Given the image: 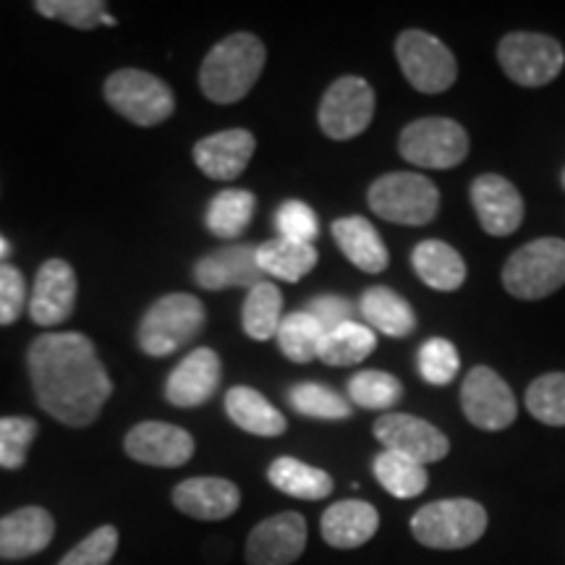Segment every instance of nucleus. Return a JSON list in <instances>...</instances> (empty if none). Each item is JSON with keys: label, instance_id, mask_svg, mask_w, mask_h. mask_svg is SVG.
Wrapping results in <instances>:
<instances>
[{"label": "nucleus", "instance_id": "0eeeda50", "mask_svg": "<svg viewBox=\"0 0 565 565\" xmlns=\"http://www.w3.org/2000/svg\"><path fill=\"white\" fill-rule=\"evenodd\" d=\"M370 207L387 223L427 225L440 210V192L422 173H387L370 186Z\"/></svg>", "mask_w": 565, "mask_h": 565}, {"label": "nucleus", "instance_id": "bb28decb", "mask_svg": "<svg viewBox=\"0 0 565 565\" xmlns=\"http://www.w3.org/2000/svg\"><path fill=\"white\" fill-rule=\"evenodd\" d=\"M267 479L275 490L291 494L296 500H322L333 492V479L328 471L299 461V458L280 456L267 469Z\"/></svg>", "mask_w": 565, "mask_h": 565}, {"label": "nucleus", "instance_id": "9b49d317", "mask_svg": "<svg viewBox=\"0 0 565 565\" xmlns=\"http://www.w3.org/2000/svg\"><path fill=\"white\" fill-rule=\"evenodd\" d=\"M374 116V92L362 76H341L320 103V129L324 137L345 141L366 131Z\"/></svg>", "mask_w": 565, "mask_h": 565}, {"label": "nucleus", "instance_id": "e433bc0d", "mask_svg": "<svg viewBox=\"0 0 565 565\" xmlns=\"http://www.w3.org/2000/svg\"><path fill=\"white\" fill-rule=\"evenodd\" d=\"M288 401L301 416L312 419H349L351 404L330 387L317 383H301L288 393Z\"/></svg>", "mask_w": 565, "mask_h": 565}, {"label": "nucleus", "instance_id": "2f4dec72", "mask_svg": "<svg viewBox=\"0 0 565 565\" xmlns=\"http://www.w3.org/2000/svg\"><path fill=\"white\" fill-rule=\"evenodd\" d=\"M282 296L275 282H257L249 294H246L242 324L244 333L254 341H270L278 333L282 320Z\"/></svg>", "mask_w": 565, "mask_h": 565}, {"label": "nucleus", "instance_id": "58836bf2", "mask_svg": "<svg viewBox=\"0 0 565 565\" xmlns=\"http://www.w3.org/2000/svg\"><path fill=\"white\" fill-rule=\"evenodd\" d=\"M34 11L45 19L63 21L74 30H95L108 17V6L103 0H38Z\"/></svg>", "mask_w": 565, "mask_h": 565}, {"label": "nucleus", "instance_id": "1a4fd4ad", "mask_svg": "<svg viewBox=\"0 0 565 565\" xmlns=\"http://www.w3.org/2000/svg\"><path fill=\"white\" fill-rule=\"evenodd\" d=\"M395 58H398L404 76L414 89L424 95H437L454 87L458 66L450 47L433 34L422 30H406L395 42Z\"/></svg>", "mask_w": 565, "mask_h": 565}, {"label": "nucleus", "instance_id": "6ab92c4d", "mask_svg": "<svg viewBox=\"0 0 565 565\" xmlns=\"http://www.w3.org/2000/svg\"><path fill=\"white\" fill-rule=\"evenodd\" d=\"M221 356L212 349H194L168 377V404L175 408H196L207 404L221 385Z\"/></svg>", "mask_w": 565, "mask_h": 565}, {"label": "nucleus", "instance_id": "4c0bfd02", "mask_svg": "<svg viewBox=\"0 0 565 565\" xmlns=\"http://www.w3.org/2000/svg\"><path fill=\"white\" fill-rule=\"evenodd\" d=\"M38 422L30 416H3L0 419V469L17 471L26 463L34 437H38Z\"/></svg>", "mask_w": 565, "mask_h": 565}, {"label": "nucleus", "instance_id": "f3484780", "mask_svg": "<svg viewBox=\"0 0 565 565\" xmlns=\"http://www.w3.org/2000/svg\"><path fill=\"white\" fill-rule=\"evenodd\" d=\"M471 204L490 236H511L524 221V200H521L519 189L503 175H479L471 183Z\"/></svg>", "mask_w": 565, "mask_h": 565}, {"label": "nucleus", "instance_id": "c85d7f7f", "mask_svg": "<svg viewBox=\"0 0 565 565\" xmlns=\"http://www.w3.org/2000/svg\"><path fill=\"white\" fill-rule=\"evenodd\" d=\"M257 265L263 275L275 280L299 282L303 275L312 273L317 265L315 244L288 242V238H273L257 246Z\"/></svg>", "mask_w": 565, "mask_h": 565}, {"label": "nucleus", "instance_id": "ddd939ff", "mask_svg": "<svg viewBox=\"0 0 565 565\" xmlns=\"http://www.w3.org/2000/svg\"><path fill=\"white\" fill-rule=\"evenodd\" d=\"M374 437L385 445V450L412 458L427 466L448 456L450 443L435 424L412 414H385L374 422Z\"/></svg>", "mask_w": 565, "mask_h": 565}, {"label": "nucleus", "instance_id": "b1692460", "mask_svg": "<svg viewBox=\"0 0 565 565\" xmlns=\"http://www.w3.org/2000/svg\"><path fill=\"white\" fill-rule=\"evenodd\" d=\"M333 238L341 246V252L349 257L351 265H356L364 273H383L387 263H391V254L387 246L380 238V233L366 217L351 215L341 217L333 223Z\"/></svg>", "mask_w": 565, "mask_h": 565}, {"label": "nucleus", "instance_id": "f257e3e1", "mask_svg": "<svg viewBox=\"0 0 565 565\" xmlns=\"http://www.w3.org/2000/svg\"><path fill=\"white\" fill-rule=\"evenodd\" d=\"M38 404L66 427H89L110 398L113 383L95 343L82 333H45L26 353Z\"/></svg>", "mask_w": 565, "mask_h": 565}, {"label": "nucleus", "instance_id": "393cba45", "mask_svg": "<svg viewBox=\"0 0 565 565\" xmlns=\"http://www.w3.org/2000/svg\"><path fill=\"white\" fill-rule=\"evenodd\" d=\"M225 412L238 429L259 437H278L286 433V416L254 387L236 385L225 395Z\"/></svg>", "mask_w": 565, "mask_h": 565}, {"label": "nucleus", "instance_id": "412c9836", "mask_svg": "<svg viewBox=\"0 0 565 565\" xmlns=\"http://www.w3.org/2000/svg\"><path fill=\"white\" fill-rule=\"evenodd\" d=\"M254 147V134L246 129L217 131L204 137L194 145L196 168L212 181H233L238 179L249 166Z\"/></svg>", "mask_w": 565, "mask_h": 565}, {"label": "nucleus", "instance_id": "6e6552de", "mask_svg": "<svg viewBox=\"0 0 565 565\" xmlns=\"http://www.w3.org/2000/svg\"><path fill=\"white\" fill-rule=\"evenodd\" d=\"M398 150L412 166L448 171L461 166L469 154V137L463 126L450 118H422L408 124L401 134Z\"/></svg>", "mask_w": 565, "mask_h": 565}, {"label": "nucleus", "instance_id": "a878e982", "mask_svg": "<svg viewBox=\"0 0 565 565\" xmlns=\"http://www.w3.org/2000/svg\"><path fill=\"white\" fill-rule=\"evenodd\" d=\"M414 270L435 291H456L466 280V263L454 246L429 238L422 242L412 254Z\"/></svg>", "mask_w": 565, "mask_h": 565}, {"label": "nucleus", "instance_id": "c756f323", "mask_svg": "<svg viewBox=\"0 0 565 565\" xmlns=\"http://www.w3.org/2000/svg\"><path fill=\"white\" fill-rule=\"evenodd\" d=\"M254 207H257V196L244 189H225V192L215 194V200L207 207V231L217 238H238L249 228Z\"/></svg>", "mask_w": 565, "mask_h": 565}, {"label": "nucleus", "instance_id": "de8ad7c7", "mask_svg": "<svg viewBox=\"0 0 565 565\" xmlns=\"http://www.w3.org/2000/svg\"><path fill=\"white\" fill-rule=\"evenodd\" d=\"M563 183H565V175H563Z\"/></svg>", "mask_w": 565, "mask_h": 565}, {"label": "nucleus", "instance_id": "a19ab883", "mask_svg": "<svg viewBox=\"0 0 565 565\" xmlns=\"http://www.w3.org/2000/svg\"><path fill=\"white\" fill-rule=\"evenodd\" d=\"M118 550V529L100 526L61 557L58 565H108Z\"/></svg>", "mask_w": 565, "mask_h": 565}, {"label": "nucleus", "instance_id": "20e7f679", "mask_svg": "<svg viewBox=\"0 0 565 565\" xmlns=\"http://www.w3.org/2000/svg\"><path fill=\"white\" fill-rule=\"evenodd\" d=\"M207 312L192 294H168L147 309L139 324V349L147 356H168L202 333Z\"/></svg>", "mask_w": 565, "mask_h": 565}, {"label": "nucleus", "instance_id": "4be33fe9", "mask_svg": "<svg viewBox=\"0 0 565 565\" xmlns=\"http://www.w3.org/2000/svg\"><path fill=\"white\" fill-rule=\"evenodd\" d=\"M194 280L207 291L223 288H252L263 282V270L257 265V246H225L202 257L194 267Z\"/></svg>", "mask_w": 565, "mask_h": 565}, {"label": "nucleus", "instance_id": "f704fd0d", "mask_svg": "<svg viewBox=\"0 0 565 565\" xmlns=\"http://www.w3.org/2000/svg\"><path fill=\"white\" fill-rule=\"evenodd\" d=\"M349 395L359 408L366 412H380V408H391L401 401L404 395V385L387 372L377 370H364L356 372L349 383Z\"/></svg>", "mask_w": 565, "mask_h": 565}, {"label": "nucleus", "instance_id": "37998d69", "mask_svg": "<svg viewBox=\"0 0 565 565\" xmlns=\"http://www.w3.org/2000/svg\"><path fill=\"white\" fill-rule=\"evenodd\" d=\"M26 303V282L17 267L0 265V324H13Z\"/></svg>", "mask_w": 565, "mask_h": 565}, {"label": "nucleus", "instance_id": "473e14b6", "mask_svg": "<svg viewBox=\"0 0 565 565\" xmlns=\"http://www.w3.org/2000/svg\"><path fill=\"white\" fill-rule=\"evenodd\" d=\"M372 469L377 482L385 487V492H391L393 498L398 500H412L416 494L427 490L429 484L427 469H424L422 463H416L406 456L393 454V450H385V454L374 458Z\"/></svg>", "mask_w": 565, "mask_h": 565}, {"label": "nucleus", "instance_id": "7ed1b4c3", "mask_svg": "<svg viewBox=\"0 0 565 565\" xmlns=\"http://www.w3.org/2000/svg\"><path fill=\"white\" fill-rule=\"evenodd\" d=\"M487 532V511L469 498L435 500L419 508L412 519V534L429 550H463Z\"/></svg>", "mask_w": 565, "mask_h": 565}, {"label": "nucleus", "instance_id": "5701e85b", "mask_svg": "<svg viewBox=\"0 0 565 565\" xmlns=\"http://www.w3.org/2000/svg\"><path fill=\"white\" fill-rule=\"evenodd\" d=\"M380 529L377 508L364 500H338L322 513V540L335 550H356L366 545Z\"/></svg>", "mask_w": 565, "mask_h": 565}, {"label": "nucleus", "instance_id": "ea45409f", "mask_svg": "<svg viewBox=\"0 0 565 565\" xmlns=\"http://www.w3.org/2000/svg\"><path fill=\"white\" fill-rule=\"evenodd\" d=\"M461 359H458L456 345L445 338H429L419 349V374L429 385H448L454 383Z\"/></svg>", "mask_w": 565, "mask_h": 565}, {"label": "nucleus", "instance_id": "39448f33", "mask_svg": "<svg viewBox=\"0 0 565 565\" xmlns=\"http://www.w3.org/2000/svg\"><path fill=\"white\" fill-rule=\"evenodd\" d=\"M503 282L515 299H545L565 286V242L536 238L511 254L503 267Z\"/></svg>", "mask_w": 565, "mask_h": 565}, {"label": "nucleus", "instance_id": "49530a36", "mask_svg": "<svg viewBox=\"0 0 565 565\" xmlns=\"http://www.w3.org/2000/svg\"><path fill=\"white\" fill-rule=\"evenodd\" d=\"M103 24H105V26H116V19H113V17H110V13H108V17H105V19H103Z\"/></svg>", "mask_w": 565, "mask_h": 565}, {"label": "nucleus", "instance_id": "aec40b11", "mask_svg": "<svg viewBox=\"0 0 565 565\" xmlns=\"http://www.w3.org/2000/svg\"><path fill=\"white\" fill-rule=\"evenodd\" d=\"M55 519L40 505H26L0 519V561H26L53 542Z\"/></svg>", "mask_w": 565, "mask_h": 565}, {"label": "nucleus", "instance_id": "9d476101", "mask_svg": "<svg viewBox=\"0 0 565 565\" xmlns=\"http://www.w3.org/2000/svg\"><path fill=\"white\" fill-rule=\"evenodd\" d=\"M498 61L503 71L521 87H545L561 74L565 53L561 42L545 34L513 32L498 47Z\"/></svg>", "mask_w": 565, "mask_h": 565}, {"label": "nucleus", "instance_id": "a18cd8bd", "mask_svg": "<svg viewBox=\"0 0 565 565\" xmlns=\"http://www.w3.org/2000/svg\"><path fill=\"white\" fill-rule=\"evenodd\" d=\"M6 252H9V244H6V238L0 236V259L6 257Z\"/></svg>", "mask_w": 565, "mask_h": 565}, {"label": "nucleus", "instance_id": "72a5a7b5", "mask_svg": "<svg viewBox=\"0 0 565 565\" xmlns=\"http://www.w3.org/2000/svg\"><path fill=\"white\" fill-rule=\"evenodd\" d=\"M322 335L324 330L317 324V320L309 312H294L282 317L278 333H275L282 356L291 359L296 364H307L312 362V359H317Z\"/></svg>", "mask_w": 565, "mask_h": 565}, {"label": "nucleus", "instance_id": "a211bd4d", "mask_svg": "<svg viewBox=\"0 0 565 565\" xmlns=\"http://www.w3.org/2000/svg\"><path fill=\"white\" fill-rule=\"evenodd\" d=\"M173 505L196 521L231 519L242 505V490L223 477H192L173 487Z\"/></svg>", "mask_w": 565, "mask_h": 565}, {"label": "nucleus", "instance_id": "c9c22d12", "mask_svg": "<svg viewBox=\"0 0 565 565\" xmlns=\"http://www.w3.org/2000/svg\"><path fill=\"white\" fill-rule=\"evenodd\" d=\"M526 408L536 422L565 427V372L534 380L526 391Z\"/></svg>", "mask_w": 565, "mask_h": 565}, {"label": "nucleus", "instance_id": "2eb2a0df", "mask_svg": "<svg viewBox=\"0 0 565 565\" xmlns=\"http://www.w3.org/2000/svg\"><path fill=\"white\" fill-rule=\"evenodd\" d=\"M307 547V521L301 513L282 511L259 521L246 540L249 565H291Z\"/></svg>", "mask_w": 565, "mask_h": 565}, {"label": "nucleus", "instance_id": "cd10ccee", "mask_svg": "<svg viewBox=\"0 0 565 565\" xmlns=\"http://www.w3.org/2000/svg\"><path fill=\"white\" fill-rule=\"evenodd\" d=\"M359 309H362L366 324H372L380 333L391 338H406L414 333L416 328V315L414 309L408 307L404 296H398L391 288H370L364 291L362 301H359Z\"/></svg>", "mask_w": 565, "mask_h": 565}, {"label": "nucleus", "instance_id": "79ce46f5", "mask_svg": "<svg viewBox=\"0 0 565 565\" xmlns=\"http://www.w3.org/2000/svg\"><path fill=\"white\" fill-rule=\"evenodd\" d=\"M275 225H278L280 238L299 244H312L320 233V221H317L315 210L299 200L282 202L275 212Z\"/></svg>", "mask_w": 565, "mask_h": 565}, {"label": "nucleus", "instance_id": "4468645a", "mask_svg": "<svg viewBox=\"0 0 565 565\" xmlns=\"http://www.w3.org/2000/svg\"><path fill=\"white\" fill-rule=\"evenodd\" d=\"M194 437L166 422H141L129 429L124 450L131 461L158 469H179L194 458Z\"/></svg>", "mask_w": 565, "mask_h": 565}, {"label": "nucleus", "instance_id": "7c9ffc66", "mask_svg": "<svg viewBox=\"0 0 565 565\" xmlns=\"http://www.w3.org/2000/svg\"><path fill=\"white\" fill-rule=\"evenodd\" d=\"M374 345H377L374 330L351 320L322 335L317 359H322V362L330 366H351L364 362V359L374 351Z\"/></svg>", "mask_w": 565, "mask_h": 565}, {"label": "nucleus", "instance_id": "f03ea898", "mask_svg": "<svg viewBox=\"0 0 565 565\" xmlns=\"http://www.w3.org/2000/svg\"><path fill=\"white\" fill-rule=\"evenodd\" d=\"M263 40L249 32H236L207 53L200 68V87L204 97L217 105H231L249 95L265 68Z\"/></svg>", "mask_w": 565, "mask_h": 565}, {"label": "nucleus", "instance_id": "dca6fc26", "mask_svg": "<svg viewBox=\"0 0 565 565\" xmlns=\"http://www.w3.org/2000/svg\"><path fill=\"white\" fill-rule=\"evenodd\" d=\"M76 273L66 259H47L34 278L30 317L34 324L53 328L66 322L76 307Z\"/></svg>", "mask_w": 565, "mask_h": 565}, {"label": "nucleus", "instance_id": "c03bdc74", "mask_svg": "<svg viewBox=\"0 0 565 565\" xmlns=\"http://www.w3.org/2000/svg\"><path fill=\"white\" fill-rule=\"evenodd\" d=\"M303 312H309L317 320V324L324 330V333H330V330L341 328V324L351 322L353 317V303L349 299H343V296H333V294H324V296H317V299L309 301V307L303 309Z\"/></svg>", "mask_w": 565, "mask_h": 565}, {"label": "nucleus", "instance_id": "423d86ee", "mask_svg": "<svg viewBox=\"0 0 565 565\" xmlns=\"http://www.w3.org/2000/svg\"><path fill=\"white\" fill-rule=\"evenodd\" d=\"M105 100L113 110L145 129L168 121L175 110L171 87L150 71L139 68H121L110 74L105 82Z\"/></svg>", "mask_w": 565, "mask_h": 565}, {"label": "nucleus", "instance_id": "f8f14e48", "mask_svg": "<svg viewBox=\"0 0 565 565\" xmlns=\"http://www.w3.org/2000/svg\"><path fill=\"white\" fill-rule=\"evenodd\" d=\"M461 406L466 419L487 433H500L511 427L519 414V404L511 387L490 366H475L466 374L461 387Z\"/></svg>", "mask_w": 565, "mask_h": 565}]
</instances>
